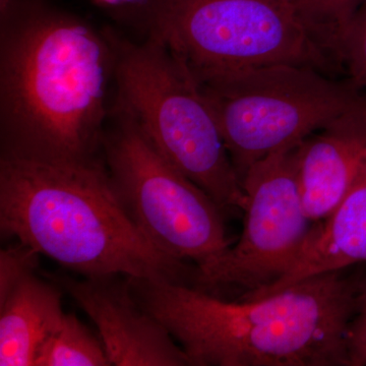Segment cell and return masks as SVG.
<instances>
[{
	"label": "cell",
	"mask_w": 366,
	"mask_h": 366,
	"mask_svg": "<svg viewBox=\"0 0 366 366\" xmlns=\"http://www.w3.org/2000/svg\"><path fill=\"white\" fill-rule=\"evenodd\" d=\"M113 74L104 29L51 0H14L0 11L1 156L102 158Z\"/></svg>",
	"instance_id": "6da1fadb"
},
{
	"label": "cell",
	"mask_w": 366,
	"mask_h": 366,
	"mask_svg": "<svg viewBox=\"0 0 366 366\" xmlns=\"http://www.w3.org/2000/svg\"><path fill=\"white\" fill-rule=\"evenodd\" d=\"M342 271L272 295L227 301L185 283L131 278L132 292L192 366H349L362 286Z\"/></svg>",
	"instance_id": "7a4b0ae2"
},
{
	"label": "cell",
	"mask_w": 366,
	"mask_h": 366,
	"mask_svg": "<svg viewBox=\"0 0 366 366\" xmlns=\"http://www.w3.org/2000/svg\"><path fill=\"white\" fill-rule=\"evenodd\" d=\"M0 227L84 277L184 283V262L154 247L132 222L104 159L56 162L1 156Z\"/></svg>",
	"instance_id": "3957f363"
},
{
	"label": "cell",
	"mask_w": 366,
	"mask_h": 366,
	"mask_svg": "<svg viewBox=\"0 0 366 366\" xmlns=\"http://www.w3.org/2000/svg\"><path fill=\"white\" fill-rule=\"evenodd\" d=\"M103 29L114 59L113 104L223 211L242 209V182L213 109L187 66L158 41L139 42L112 26Z\"/></svg>",
	"instance_id": "277c9868"
},
{
	"label": "cell",
	"mask_w": 366,
	"mask_h": 366,
	"mask_svg": "<svg viewBox=\"0 0 366 366\" xmlns=\"http://www.w3.org/2000/svg\"><path fill=\"white\" fill-rule=\"evenodd\" d=\"M134 26L166 46L197 81L274 64L325 71L329 64L296 0H153Z\"/></svg>",
	"instance_id": "5b68a950"
},
{
	"label": "cell",
	"mask_w": 366,
	"mask_h": 366,
	"mask_svg": "<svg viewBox=\"0 0 366 366\" xmlns=\"http://www.w3.org/2000/svg\"><path fill=\"white\" fill-rule=\"evenodd\" d=\"M197 83L240 182L257 161L297 146L366 101L349 79L295 64L250 67Z\"/></svg>",
	"instance_id": "8992f818"
},
{
	"label": "cell",
	"mask_w": 366,
	"mask_h": 366,
	"mask_svg": "<svg viewBox=\"0 0 366 366\" xmlns=\"http://www.w3.org/2000/svg\"><path fill=\"white\" fill-rule=\"evenodd\" d=\"M102 155L127 215L149 242L204 268L232 242L223 209L159 153L129 115L112 104Z\"/></svg>",
	"instance_id": "52a82bcc"
},
{
	"label": "cell",
	"mask_w": 366,
	"mask_h": 366,
	"mask_svg": "<svg viewBox=\"0 0 366 366\" xmlns=\"http://www.w3.org/2000/svg\"><path fill=\"white\" fill-rule=\"evenodd\" d=\"M298 147L274 152L247 171L242 235L215 261L194 269L199 289H240L243 297L272 285L295 264L317 224L301 199Z\"/></svg>",
	"instance_id": "ba28073f"
},
{
	"label": "cell",
	"mask_w": 366,
	"mask_h": 366,
	"mask_svg": "<svg viewBox=\"0 0 366 366\" xmlns=\"http://www.w3.org/2000/svg\"><path fill=\"white\" fill-rule=\"evenodd\" d=\"M61 287L97 327L112 365L187 366V354L169 332L144 310L129 277H60Z\"/></svg>",
	"instance_id": "9c48e42d"
},
{
	"label": "cell",
	"mask_w": 366,
	"mask_h": 366,
	"mask_svg": "<svg viewBox=\"0 0 366 366\" xmlns=\"http://www.w3.org/2000/svg\"><path fill=\"white\" fill-rule=\"evenodd\" d=\"M366 154V101L298 147V182L310 220H326L350 187Z\"/></svg>",
	"instance_id": "30bf717a"
},
{
	"label": "cell",
	"mask_w": 366,
	"mask_h": 366,
	"mask_svg": "<svg viewBox=\"0 0 366 366\" xmlns=\"http://www.w3.org/2000/svg\"><path fill=\"white\" fill-rule=\"evenodd\" d=\"M366 262V154L345 196L326 220L317 223L295 264L268 287L244 296L262 297L291 284Z\"/></svg>",
	"instance_id": "8fae6325"
},
{
	"label": "cell",
	"mask_w": 366,
	"mask_h": 366,
	"mask_svg": "<svg viewBox=\"0 0 366 366\" xmlns=\"http://www.w3.org/2000/svg\"><path fill=\"white\" fill-rule=\"evenodd\" d=\"M61 292L35 273L0 300V365L35 366L44 342L64 319Z\"/></svg>",
	"instance_id": "7c38bea8"
},
{
	"label": "cell",
	"mask_w": 366,
	"mask_h": 366,
	"mask_svg": "<svg viewBox=\"0 0 366 366\" xmlns=\"http://www.w3.org/2000/svg\"><path fill=\"white\" fill-rule=\"evenodd\" d=\"M112 365L100 339L76 317L64 315L38 352L35 366Z\"/></svg>",
	"instance_id": "4fadbf2b"
},
{
	"label": "cell",
	"mask_w": 366,
	"mask_h": 366,
	"mask_svg": "<svg viewBox=\"0 0 366 366\" xmlns=\"http://www.w3.org/2000/svg\"><path fill=\"white\" fill-rule=\"evenodd\" d=\"M362 0H296L308 31L327 53L337 59L349 21Z\"/></svg>",
	"instance_id": "5bb4252c"
},
{
	"label": "cell",
	"mask_w": 366,
	"mask_h": 366,
	"mask_svg": "<svg viewBox=\"0 0 366 366\" xmlns=\"http://www.w3.org/2000/svg\"><path fill=\"white\" fill-rule=\"evenodd\" d=\"M337 59L345 66L349 81L366 96V0H362L347 26Z\"/></svg>",
	"instance_id": "9a60e30c"
},
{
	"label": "cell",
	"mask_w": 366,
	"mask_h": 366,
	"mask_svg": "<svg viewBox=\"0 0 366 366\" xmlns=\"http://www.w3.org/2000/svg\"><path fill=\"white\" fill-rule=\"evenodd\" d=\"M36 250L20 244L2 249L0 252V300L6 297L11 289L28 274L35 273L38 266Z\"/></svg>",
	"instance_id": "2e32d148"
},
{
	"label": "cell",
	"mask_w": 366,
	"mask_h": 366,
	"mask_svg": "<svg viewBox=\"0 0 366 366\" xmlns=\"http://www.w3.org/2000/svg\"><path fill=\"white\" fill-rule=\"evenodd\" d=\"M349 366L366 365V284L348 332Z\"/></svg>",
	"instance_id": "e0dca14e"
},
{
	"label": "cell",
	"mask_w": 366,
	"mask_h": 366,
	"mask_svg": "<svg viewBox=\"0 0 366 366\" xmlns=\"http://www.w3.org/2000/svg\"><path fill=\"white\" fill-rule=\"evenodd\" d=\"M94 6L119 21L132 24L153 0H89Z\"/></svg>",
	"instance_id": "ac0fdd59"
},
{
	"label": "cell",
	"mask_w": 366,
	"mask_h": 366,
	"mask_svg": "<svg viewBox=\"0 0 366 366\" xmlns=\"http://www.w3.org/2000/svg\"><path fill=\"white\" fill-rule=\"evenodd\" d=\"M13 1L14 0H0V11L6 9Z\"/></svg>",
	"instance_id": "d6986e66"
}]
</instances>
